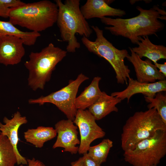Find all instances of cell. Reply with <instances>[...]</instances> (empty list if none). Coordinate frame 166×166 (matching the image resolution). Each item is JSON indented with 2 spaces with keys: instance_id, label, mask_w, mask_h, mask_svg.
<instances>
[{
  "instance_id": "6da1fadb",
  "label": "cell",
  "mask_w": 166,
  "mask_h": 166,
  "mask_svg": "<svg viewBox=\"0 0 166 166\" xmlns=\"http://www.w3.org/2000/svg\"><path fill=\"white\" fill-rule=\"evenodd\" d=\"M140 13L137 16L129 18H112L104 17L100 18L101 22L109 26L105 29L112 34L128 38L134 44H137L139 38L155 35L162 30L164 25L158 19L160 14L154 7L148 10L137 6Z\"/></svg>"
},
{
  "instance_id": "7a4b0ae2",
  "label": "cell",
  "mask_w": 166,
  "mask_h": 166,
  "mask_svg": "<svg viewBox=\"0 0 166 166\" xmlns=\"http://www.w3.org/2000/svg\"><path fill=\"white\" fill-rule=\"evenodd\" d=\"M58 8L56 23L61 37L63 41L68 42L66 51L73 53L81 45L75 36L76 34L88 38L93 33L80 7V0H55Z\"/></svg>"
},
{
  "instance_id": "3957f363",
  "label": "cell",
  "mask_w": 166,
  "mask_h": 166,
  "mask_svg": "<svg viewBox=\"0 0 166 166\" xmlns=\"http://www.w3.org/2000/svg\"><path fill=\"white\" fill-rule=\"evenodd\" d=\"M58 8L56 4L48 0L25 3L10 8L9 21L14 25L39 33L52 27L56 23Z\"/></svg>"
},
{
  "instance_id": "277c9868",
  "label": "cell",
  "mask_w": 166,
  "mask_h": 166,
  "mask_svg": "<svg viewBox=\"0 0 166 166\" xmlns=\"http://www.w3.org/2000/svg\"><path fill=\"white\" fill-rule=\"evenodd\" d=\"M160 130L166 131V124L155 109L136 112L128 118L123 127L121 148L124 151L133 149L138 143Z\"/></svg>"
},
{
  "instance_id": "5b68a950",
  "label": "cell",
  "mask_w": 166,
  "mask_h": 166,
  "mask_svg": "<svg viewBox=\"0 0 166 166\" xmlns=\"http://www.w3.org/2000/svg\"><path fill=\"white\" fill-rule=\"evenodd\" d=\"M67 53L50 43L40 52L30 53L29 60L25 62L24 65L29 71L28 85L33 90L44 89L56 65Z\"/></svg>"
},
{
  "instance_id": "8992f818",
  "label": "cell",
  "mask_w": 166,
  "mask_h": 166,
  "mask_svg": "<svg viewBox=\"0 0 166 166\" xmlns=\"http://www.w3.org/2000/svg\"><path fill=\"white\" fill-rule=\"evenodd\" d=\"M91 28L96 33L95 40L92 41L83 36L82 44L89 52L104 58L110 63L115 73L118 84L125 83L128 85L130 70L124 62V59L129 54L128 51L116 48L104 37L103 30L97 26H92Z\"/></svg>"
},
{
  "instance_id": "52a82bcc",
  "label": "cell",
  "mask_w": 166,
  "mask_h": 166,
  "mask_svg": "<svg viewBox=\"0 0 166 166\" xmlns=\"http://www.w3.org/2000/svg\"><path fill=\"white\" fill-rule=\"evenodd\" d=\"M124 152V160L132 166L157 165L166 154V131L159 130L133 149Z\"/></svg>"
},
{
  "instance_id": "ba28073f",
  "label": "cell",
  "mask_w": 166,
  "mask_h": 166,
  "mask_svg": "<svg viewBox=\"0 0 166 166\" xmlns=\"http://www.w3.org/2000/svg\"><path fill=\"white\" fill-rule=\"evenodd\" d=\"M89 78L81 73L74 80H70L68 84L60 89L46 96L28 100L30 104L43 105L46 103L55 105L69 119L73 121L77 109L75 106L76 96L81 84Z\"/></svg>"
},
{
  "instance_id": "9c48e42d",
  "label": "cell",
  "mask_w": 166,
  "mask_h": 166,
  "mask_svg": "<svg viewBox=\"0 0 166 166\" xmlns=\"http://www.w3.org/2000/svg\"><path fill=\"white\" fill-rule=\"evenodd\" d=\"M96 121L88 110H77L73 122L78 128L80 134L78 151L80 154L87 153L92 142L105 135V132Z\"/></svg>"
},
{
  "instance_id": "30bf717a",
  "label": "cell",
  "mask_w": 166,
  "mask_h": 166,
  "mask_svg": "<svg viewBox=\"0 0 166 166\" xmlns=\"http://www.w3.org/2000/svg\"><path fill=\"white\" fill-rule=\"evenodd\" d=\"M78 128L73 121L69 119H63L57 122L55 125L57 133L56 140L52 148H64V151L75 154L78 152L80 140L78 136Z\"/></svg>"
},
{
  "instance_id": "8fae6325",
  "label": "cell",
  "mask_w": 166,
  "mask_h": 166,
  "mask_svg": "<svg viewBox=\"0 0 166 166\" xmlns=\"http://www.w3.org/2000/svg\"><path fill=\"white\" fill-rule=\"evenodd\" d=\"M127 87L123 90L111 93V95L120 99H127L129 102L134 95L141 93L144 96L154 97L157 93L166 90V80L159 81L152 83H142L130 77L128 80Z\"/></svg>"
},
{
  "instance_id": "7c38bea8",
  "label": "cell",
  "mask_w": 166,
  "mask_h": 166,
  "mask_svg": "<svg viewBox=\"0 0 166 166\" xmlns=\"http://www.w3.org/2000/svg\"><path fill=\"white\" fill-rule=\"evenodd\" d=\"M24 41L20 37L7 35L0 39V63L5 66L20 63L25 53Z\"/></svg>"
},
{
  "instance_id": "4fadbf2b",
  "label": "cell",
  "mask_w": 166,
  "mask_h": 166,
  "mask_svg": "<svg viewBox=\"0 0 166 166\" xmlns=\"http://www.w3.org/2000/svg\"><path fill=\"white\" fill-rule=\"evenodd\" d=\"M3 121L4 124L0 122V134L6 136L12 144L16 156L17 164L27 165V159L20 154L17 148L18 129L21 125L27 123L26 117L22 116L18 111L14 114L11 119L4 117Z\"/></svg>"
},
{
  "instance_id": "5bb4252c",
  "label": "cell",
  "mask_w": 166,
  "mask_h": 166,
  "mask_svg": "<svg viewBox=\"0 0 166 166\" xmlns=\"http://www.w3.org/2000/svg\"><path fill=\"white\" fill-rule=\"evenodd\" d=\"M131 51L126 57L133 65L136 72L137 80L140 82L152 83L158 81L165 80L166 77L156 68L152 61L148 59L144 61L134 52L131 48Z\"/></svg>"
},
{
  "instance_id": "9a60e30c",
  "label": "cell",
  "mask_w": 166,
  "mask_h": 166,
  "mask_svg": "<svg viewBox=\"0 0 166 166\" xmlns=\"http://www.w3.org/2000/svg\"><path fill=\"white\" fill-rule=\"evenodd\" d=\"M80 10L86 20L107 16L121 17L126 14L125 11L110 6L105 0H87Z\"/></svg>"
},
{
  "instance_id": "2e32d148",
  "label": "cell",
  "mask_w": 166,
  "mask_h": 166,
  "mask_svg": "<svg viewBox=\"0 0 166 166\" xmlns=\"http://www.w3.org/2000/svg\"><path fill=\"white\" fill-rule=\"evenodd\" d=\"M137 47L131 48L133 51L142 59L144 57L154 63L161 59H166V47L162 45H156L152 43L148 36L139 38Z\"/></svg>"
},
{
  "instance_id": "e0dca14e",
  "label": "cell",
  "mask_w": 166,
  "mask_h": 166,
  "mask_svg": "<svg viewBox=\"0 0 166 166\" xmlns=\"http://www.w3.org/2000/svg\"><path fill=\"white\" fill-rule=\"evenodd\" d=\"M121 101L120 99L102 91L99 98L88 108V110L96 120H99L112 112H118V109L116 106Z\"/></svg>"
},
{
  "instance_id": "ac0fdd59",
  "label": "cell",
  "mask_w": 166,
  "mask_h": 166,
  "mask_svg": "<svg viewBox=\"0 0 166 166\" xmlns=\"http://www.w3.org/2000/svg\"><path fill=\"white\" fill-rule=\"evenodd\" d=\"M101 79L99 76L94 77L89 85L76 97L75 106L77 109L89 108L99 98L102 93L99 87Z\"/></svg>"
},
{
  "instance_id": "d6986e66",
  "label": "cell",
  "mask_w": 166,
  "mask_h": 166,
  "mask_svg": "<svg viewBox=\"0 0 166 166\" xmlns=\"http://www.w3.org/2000/svg\"><path fill=\"white\" fill-rule=\"evenodd\" d=\"M57 135L55 128L42 126L29 129L24 133L26 141L39 148H42L45 142L54 138Z\"/></svg>"
},
{
  "instance_id": "ffe728a7",
  "label": "cell",
  "mask_w": 166,
  "mask_h": 166,
  "mask_svg": "<svg viewBox=\"0 0 166 166\" xmlns=\"http://www.w3.org/2000/svg\"><path fill=\"white\" fill-rule=\"evenodd\" d=\"M7 35H15L20 37L23 41L24 45L27 46L34 45L37 38L41 36L39 33L21 30L9 21L0 20V39Z\"/></svg>"
},
{
  "instance_id": "44dd1931",
  "label": "cell",
  "mask_w": 166,
  "mask_h": 166,
  "mask_svg": "<svg viewBox=\"0 0 166 166\" xmlns=\"http://www.w3.org/2000/svg\"><path fill=\"white\" fill-rule=\"evenodd\" d=\"M17 159L14 148L7 137L0 134V166H14Z\"/></svg>"
},
{
  "instance_id": "7402d4cb",
  "label": "cell",
  "mask_w": 166,
  "mask_h": 166,
  "mask_svg": "<svg viewBox=\"0 0 166 166\" xmlns=\"http://www.w3.org/2000/svg\"><path fill=\"white\" fill-rule=\"evenodd\" d=\"M113 142L109 139L103 140L99 144L90 146L88 154L100 164L106 162Z\"/></svg>"
},
{
  "instance_id": "603a6c76",
  "label": "cell",
  "mask_w": 166,
  "mask_h": 166,
  "mask_svg": "<svg viewBox=\"0 0 166 166\" xmlns=\"http://www.w3.org/2000/svg\"><path fill=\"white\" fill-rule=\"evenodd\" d=\"M145 101L149 103L148 109H156L162 120L166 124V96L161 92L156 93L154 97L144 96Z\"/></svg>"
},
{
  "instance_id": "cb8c5ba5",
  "label": "cell",
  "mask_w": 166,
  "mask_h": 166,
  "mask_svg": "<svg viewBox=\"0 0 166 166\" xmlns=\"http://www.w3.org/2000/svg\"><path fill=\"white\" fill-rule=\"evenodd\" d=\"M25 4L19 0H0V17L8 18V14L11 8H15Z\"/></svg>"
},
{
  "instance_id": "d4e9b609",
  "label": "cell",
  "mask_w": 166,
  "mask_h": 166,
  "mask_svg": "<svg viewBox=\"0 0 166 166\" xmlns=\"http://www.w3.org/2000/svg\"><path fill=\"white\" fill-rule=\"evenodd\" d=\"M82 166H101V165L89 156L87 153L83 154Z\"/></svg>"
},
{
  "instance_id": "484cf974",
  "label": "cell",
  "mask_w": 166,
  "mask_h": 166,
  "mask_svg": "<svg viewBox=\"0 0 166 166\" xmlns=\"http://www.w3.org/2000/svg\"><path fill=\"white\" fill-rule=\"evenodd\" d=\"M27 166H48L46 165L42 162L40 160L36 159L33 157L31 159H27ZM19 166H25L24 165L21 164Z\"/></svg>"
},
{
  "instance_id": "4316f807",
  "label": "cell",
  "mask_w": 166,
  "mask_h": 166,
  "mask_svg": "<svg viewBox=\"0 0 166 166\" xmlns=\"http://www.w3.org/2000/svg\"><path fill=\"white\" fill-rule=\"evenodd\" d=\"M156 68L159 69V71L166 77V63L159 64L157 62L154 63Z\"/></svg>"
},
{
  "instance_id": "83f0119b",
  "label": "cell",
  "mask_w": 166,
  "mask_h": 166,
  "mask_svg": "<svg viewBox=\"0 0 166 166\" xmlns=\"http://www.w3.org/2000/svg\"><path fill=\"white\" fill-rule=\"evenodd\" d=\"M83 161V158L82 156L80 157L76 161L71 162L70 166H82Z\"/></svg>"
},
{
  "instance_id": "f1b7e54d",
  "label": "cell",
  "mask_w": 166,
  "mask_h": 166,
  "mask_svg": "<svg viewBox=\"0 0 166 166\" xmlns=\"http://www.w3.org/2000/svg\"><path fill=\"white\" fill-rule=\"evenodd\" d=\"M151 166H157V165H153Z\"/></svg>"
}]
</instances>
